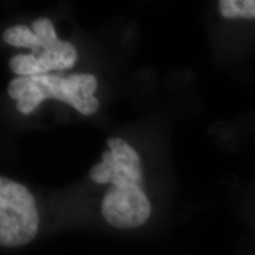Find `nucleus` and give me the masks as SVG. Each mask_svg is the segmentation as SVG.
<instances>
[{"label": "nucleus", "instance_id": "f257e3e1", "mask_svg": "<svg viewBox=\"0 0 255 255\" xmlns=\"http://www.w3.org/2000/svg\"><path fill=\"white\" fill-rule=\"evenodd\" d=\"M97 79L90 73H73L62 78L57 75H38L18 77L9 83V97L17 101L21 114H31L47 98L65 102L83 115L95 114L100 102L94 94Z\"/></svg>", "mask_w": 255, "mask_h": 255}, {"label": "nucleus", "instance_id": "f03ea898", "mask_svg": "<svg viewBox=\"0 0 255 255\" xmlns=\"http://www.w3.org/2000/svg\"><path fill=\"white\" fill-rule=\"evenodd\" d=\"M39 226L36 202L23 184L0 178V244L18 247L33 240Z\"/></svg>", "mask_w": 255, "mask_h": 255}, {"label": "nucleus", "instance_id": "7ed1b4c3", "mask_svg": "<svg viewBox=\"0 0 255 255\" xmlns=\"http://www.w3.org/2000/svg\"><path fill=\"white\" fill-rule=\"evenodd\" d=\"M150 213V202L137 184L113 186L102 203V214L107 222L121 229L139 227L146 222Z\"/></svg>", "mask_w": 255, "mask_h": 255}, {"label": "nucleus", "instance_id": "20e7f679", "mask_svg": "<svg viewBox=\"0 0 255 255\" xmlns=\"http://www.w3.org/2000/svg\"><path fill=\"white\" fill-rule=\"evenodd\" d=\"M32 31L40 38L41 45L31 55L40 60L47 72L51 70L62 71L75 65L77 50L71 43L58 39L50 19L38 18L32 23Z\"/></svg>", "mask_w": 255, "mask_h": 255}, {"label": "nucleus", "instance_id": "39448f33", "mask_svg": "<svg viewBox=\"0 0 255 255\" xmlns=\"http://www.w3.org/2000/svg\"><path fill=\"white\" fill-rule=\"evenodd\" d=\"M107 143L110 150L104 151L102 158L113 171L110 183L113 186L137 184L142 187V168L138 154L122 138H110Z\"/></svg>", "mask_w": 255, "mask_h": 255}, {"label": "nucleus", "instance_id": "423d86ee", "mask_svg": "<svg viewBox=\"0 0 255 255\" xmlns=\"http://www.w3.org/2000/svg\"><path fill=\"white\" fill-rule=\"evenodd\" d=\"M2 39L15 47H28L32 52L37 51L41 45L40 38L26 25H14L8 27L2 33Z\"/></svg>", "mask_w": 255, "mask_h": 255}, {"label": "nucleus", "instance_id": "0eeeda50", "mask_svg": "<svg viewBox=\"0 0 255 255\" xmlns=\"http://www.w3.org/2000/svg\"><path fill=\"white\" fill-rule=\"evenodd\" d=\"M219 8L222 17L227 19L255 18V0H221Z\"/></svg>", "mask_w": 255, "mask_h": 255}, {"label": "nucleus", "instance_id": "6e6552de", "mask_svg": "<svg viewBox=\"0 0 255 255\" xmlns=\"http://www.w3.org/2000/svg\"><path fill=\"white\" fill-rule=\"evenodd\" d=\"M9 68L15 75L25 77V76H38L47 73L46 69L38 58L33 55H17L9 60Z\"/></svg>", "mask_w": 255, "mask_h": 255}, {"label": "nucleus", "instance_id": "1a4fd4ad", "mask_svg": "<svg viewBox=\"0 0 255 255\" xmlns=\"http://www.w3.org/2000/svg\"><path fill=\"white\" fill-rule=\"evenodd\" d=\"M113 176V171L109 165L102 161L101 163L96 164L90 170V177L92 181L97 183H109Z\"/></svg>", "mask_w": 255, "mask_h": 255}]
</instances>
